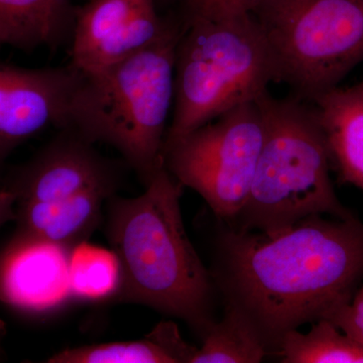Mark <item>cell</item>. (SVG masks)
<instances>
[{
  "label": "cell",
  "instance_id": "cell-5",
  "mask_svg": "<svg viewBox=\"0 0 363 363\" xmlns=\"http://www.w3.org/2000/svg\"><path fill=\"white\" fill-rule=\"evenodd\" d=\"M272 82H279L276 63L252 13L186 21L177 45L174 111L164 145L255 101Z\"/></svg>",
  "mask_w": 363,
  "mask_h": 363
},
{
  "label": "cell",
  "instance_id": "cell-8",
  "mask_svg": "<svg viewBox=\"0 0 363 363\" xmlns=\"http://www.w3.org/2000/svg\"><path fill=\"white\" fill-rule=\"evenodd\" d=\"M172 21L155 0H89L75 11L70 65L94 73L156 42Z\"/></svg>",
  "mask_w": 363,
  "mask_h": 363
},
{
  "label": "cell",
  "instance_id": "cell-1",
  "mask_svg": "<svg viewBox=\"0 0 363 363\" xmlns=\"http://www.w3.org/2000/svg\"><path fill=\"white\" fill-rule=\"evenodd\" d=\"M210 272L225 305L242 313L276 352L289 331L350 302L363 281V224L312 215L269 236L222 223Z\"/></svg>",
  "mask_w": 363,
  "mask_h": 363
},
{
  "label": "cell",
  "instance_id": "cell-4",
  "mask_svg": "<svg viewBox=\"0 0 363 363\" xmlns=\"http://www.w3.org/2000/svg\"><path fill=\"white\" fill-rule=\"evenodd\" d=\"M266 135L247 201L230 223L238 231L274 236L312 215L350 219L330 178V157L316 108L291 95L257 99Z\"/></svg>",
  "mask_w": 363,
  "mask_h": 363
},
{
  "label": "cell",
  "instance_id": "cell-13",
  "mask_svg": "<svg viewBox=\"0 0 363 363\" xmlns=\"http://www.w3.org/2000/svg\"><path fill=\"white\" fill-rule=\"evenodd\" d=\"M113 195L88 190L56 201L16 203L18 233L72 250L96 230L102 206Z\"/></svg>",
  "mask_w": 363,
  "mask_h": 363
},
{
  "label": "cell",
  "instance_id": "cell-9",
  "mask_svg": "<svg viewBox=\"0 0 363 363\" xmlns=\"http://www.w3.org/2000/svg\"><path fill=\"white\" fill-rule=\"evenodd\" d=\"M59 133L18 171L7 190L20 202H49L88 190L116 193L118 164L94 149V143L70 128Z\"/></svg>",
  "mask_w": 363,
  "mask_h": 363
},
{
  "label": "cell",
  "instance_id": "cell-20",
  "mask_svg": "<svg viewBox=\"0 0 363 363\" xmlns=\"http://www.w3.org/2000/svg\"><path fill=\"white\" fill-rule=\"evenodd\" d=\"M326 320L363 344V285L357 289L350 302L332 313Z\"/></svg>",
  "mask_w": 363,
  "mask_h": 363
},
{
  "label": "cell",
  "instance_id": "cell-21",
  "mask_svg": "<svg viewBox=\"0 0 363 363\" xmlns=\"http://www.w3.org/2000/svg\"><path fill=\"white\" fill-rule=\"evenodd\" d=\"M18 198L11 191L0 190V228L9 221L16 220V204Z\"/></svg>",
  "mask_w": 363,
  "mask_h": 363
},
{
  "label": "cell",
  "instance_id": "cell-16",
  "mask_svg": "<svg viewBox=\"0 0 363 363\" xmlns=\"http://www.w3.org/2000/svg\"><path fill=\"white\" fill-rule=\"evenodd\" d=\"M276 353L284 363H363V344L326 319L314 322L306 334L289 331Z\"/></svg>",
  "mask_w": 363,
  "mask_h": 363
},
{
  "label": "cell",
  "instance_id": "cell-6",
  "mask_svg": "<svg viewBox=\"0 0 363 363\" xmlns=\"http://www.w3.org/2000/svg\"><path fill=\"white\" fill-rule=\"evenodd\" d=\"M252 14L298 99L311 104L363 62V0H264Z\"/></svg>",
  "mask_w": 363,
  "mask_h": 363
},
{
  "label": "cell",
  "instance_id": "cell-18",
  "mask_svg": "<svg viewBox=\"0 0 363 363\" xmlns=\"http://www.w3.org/2000/svg\"><path fill=\"white\" fill-rule=\"evenodd\" d=\"M69 276L73 298L106 300L113 296L116 297L118 293L121 264L113 250L84 241L71 252Z\"/></svg>",
  "mask_w": 363,
  "mask_h": 363
},
{
  "label": "cell",
  "instance_id": "cell-11",
  "mask_svg": "<svg viewBox=\"0 0 363 363\" xmlns=\"http://www.w3.org/2000/svg\"><path fill=\"white\" fill-rule=\"evenodd\" d=\"M72 250L18 233L0 253V301L33 314L61 308L73 298Z\"/></svg>",
  "mask_w": 363,
  "mask_h": 363
},
{
  "label": "cell",
  "instance_id": "cell-7",
  "mask_svg": "<svg viewBox=\"0 0 363 363\" xmlns=\"http://www.w3.org/2000/svg\"><path fill=\"white\" fill-rule=\"evenodd\" d=\"M264 135L259 102H247L164 145V168L230 223L250 194Z\"/></svg>",
  "mask_w": 363,
  "mask_h": 363
},
{
  "label": "cell",
  "instance_id": "cell-3",
  "mask_svg": "<svg viewBox=\"0 0 363 363\" xmlns=\"http://www.w3.org/2000/svg\"><path fill=\"white\" fill-rule=\"evenodd\" d=\"M182 30L183 26L171 23L140 51L102 70L80 73L62 128L113 147L145 186L164 167Z\"/></svg>",
  "mask_w": 363,
  "mask_h": 363
},
{
  "label": "cell",
  "instance_id": "cell-19",
  "mask_svg": "<svg viewBox=\"0 0 363 363\" xmlns=\"http://www.w3.org/2000/svg\"><path fill=\"white\" fill-rule=\"evenodd\" d=\"M264 0H185V21L193 18L219 21L252 13Z\"/></svg>",
  "mask_w": 363,
  "mask_h": 363
},
{
  "label": "cell",
  "instance_id": "cell-2",
  "mask_svg": "<svg viewBox=\"0 0 363 363\" xmlns=\"http://www.w3.org/2000/svg\"><path fill=\"white\" fill-rule=\"evenodd\" d=\"M145 187L107 200L105 233L121 269L116 298L181 319L203 340L216 322L217 289L184 226V187L164 167Z\"/></svg>",
  "mask_w": 363,
  "mask_h": 363
},
{
  "label": "cell",
  "instance_id": "cell-10",
  "mask_svg": "<svg viewBox=\"0 0 363 363\" xmlns=\"http://www.w3.org/2000/svg\"><path fill=\"white\" fill-rule=\"evenodd\" d=\"M80 76L71 65L25 69L0 63V162L47 126L63 128Z\"/></svg>",
  "mask_w": 363,
  "mask_h": 363
},
{
  "label": "cell",
  "instance_id": "cell-15",
  "mask_svg": "<svg viewBox=\"0 0 363 363\" xmlns=\"http://www.w3.org/2000/svg\"><path fill=\"white\" fill-rule=\"evenodd\" d=\"M198 348L182 337L175 322L162 321L138 340L67 348L49 363H191Z\"/></svg>",
  "mask_w": 363,
  "mask_h": 363
},
{
  "label": "cell",
  "instance_id": "cell-17",
  "mask_svg": "<svg viewBox=\"0 0 363 363\" xmlns=\"http://www.w3.org/2000/svg\"><path fill=\"white\" fill-rule=\"evenodd\" d=\"M202 341L191 363H259L269 353L250 320L229 305Z\"/></svg>",
  "mask_w": 363,
  "mask_h": 363
},
{
  "label": "cell",
  "instance_id": "cell-14",
  "mask_svg": "<svg viewBox=\"0 0 363 363\" xmlns=\"http://www.w3.org/2000/svg\"><path fill=\"white\" fill-rule=\"evenodd\" d=\"M74 20L69 0H0V45L57 48L73 33Z\"/></svg>",
  "mask_w": 363,
  "mask_h": 363
},
{
  "label": "cell",
  "instance_id": "cell-22",
  "mask_svg": "<svg viewBox=\"0 0 363 363\" xmlns=\"http://www.w3.org/2000/svg\"><path fill=\"white\" fill-rule=\"evenodd\" d=\"M4 324L0 321V339H1L2 336H4Z\"/></svg>",
  "mask_w": 363,
  "mask_h": 363
},
{
  "label": "cell",
  "instance_id": "cell-12",
  "mask_svg": "<svg viewBox=\"0 0 363 363\" xmlns=\"http://www.w3.org/2000/svg\"><path fill=\"white\" fill-rule=\"evenodd\" d=\"M339 179L363 191V81L336 87L311 102Z\"/></svg>",
  "mask_w": 363,
  "mask_h": 363
}]
</instances>
